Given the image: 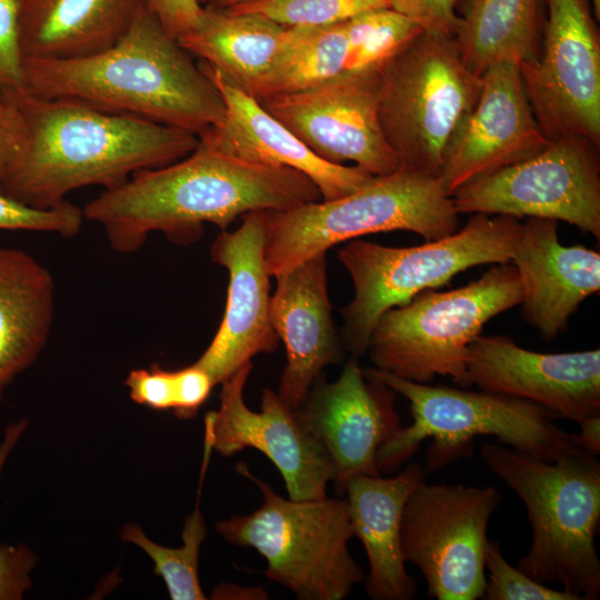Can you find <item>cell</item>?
Wrapping results in <instances>:
<instances>
[{"mask_svg": "<svg viewBox=\"0 0 600 600\" xmlns=\"http://www.w3.org/2000/svg\"><path fill=\"white\" fill-rule=\"evenodd\" d=\"M293 29L290 44L264 80L257 100L306 90L346 72L349 44L344 21Z\"/></svg>", "mask_w": 600, "mask_h": 600, "instance_id": "83f0119b", "label": "cell"}, {"mask_svg": "<svg viewBox=\"0 0 600 600\" xmlns=\"http://www.w3.org/2000/svg\"><path fill=\"white\" fill-rule=\"evenodd\" d=\"M380 8H390L388 0H254L228 10L258 13L287 27H322Z\"/></svg>", "mask_w": 600, "mask_h": 600, "instance_id": "4dcf8cb0", "label": "cell"}, {"mask_svg": "<svg viewBox=\"0 0 600 600\" xmlns=\"http://www.w3.org/2000/svg\"><path fill=\"white\" fill-rule=\"evenodd\" d=\"M144 0H20L24 58L74 59L112 47Z\"/></svg>", "mask_w": 600, "mask_h": 600, "instance_id": "cb8c5ba5", "label": "cell"}, {"mask_svg": "<svg viewBox=\"0 0 600 600\" xmlns=\"http://www.w3.org/2000/svg\"><path fill=\"white\" fill-rule=\"evenodd\" d=\"M199 66L213 81L224 102L222 120L199 137L201 143L246 161L302 172L318 187L322 200L351 193L374 177L358 166L321 159L259 100L203 61Z\"/></svg>", "mask_w": 600, "mask_h": 600, "instance_id": "44dd1931", "label": "cell"}, {"mask_svg": "<svg viewBox=\"0 0 600 600\" xmlns=\"http://www.w3.org/2000/svg\"><path fill=\"white\" fill-rule=\"evenodd\" d=\"M236 469L260 489L263 501L249 514L217 522L224 540L254 548L267 561V577L300 600H342L363 582L348 548L353 533L346 499H286L244 462Z\"/></svg>", "mask_w": 600, "mask_h": 600, "instance_id": "9c48e42d", "label": "cell"}, {"mask_svg": "<svg viewBox=\"0 0 600 600\" xmlns=\"http://www.w3.org/2000/svg\"><path fill=\"white\" fill-rule=\"evenodd\" d=\"M321 199L302 172L246 161L199 140L187 157L104 189L82 212L84 220L103 227L113 250L131 253L152 232L174 242L192 241L204 223L227 230L253 210L284 211Z\"/></svg>", "mask_w": 600, "mask_h": 600, "instance_id": "6da1fadb", "label": "cell"}, {"mask_svg": "<svg viewBox=\"0 0 600 600\" xmlns=\"http://www.w3.org/2000/svg\"><path fill=\"white\" fill-rule=\"evenodd\" d=\"M233 231L221 230L210 254L228 271L227 301L221 323L208 348L194 362L214 386L241 366L279 346L270 319V274L264 261L263 210L244 213Z\"/></svg>", "mask_w": 600, "mask_h": 600, "instance_id": "e0dca14e", "label": "cell"}, {"mask_svg": "<svg viewBox=\"0 0 600 600\" xmlns=\"http://www.w3.org/2000/svg\"><path fill=\"white\" fill-rule=\"evenodd\" d=\"M467 376L470 387L534 402L557 418L600 416L599 349L543 353L480 333L469 346Z\"/></svg>", "mask_w": 600, "mask_h": 600, "instance_id": "ac0fdd59", "label": "cell"}, {"mask_svg": "<svg viewBox=\"0 0 600 600\" xmlns=\"http://www.w3.org/2000/svg\"><path fill=\"white\" fill-rule=\"evenodd\" d=\"M487 468L524 503L531 546L518 569L547 584L558 582L579 600L600 594L596 534L600 521V463L581 449L546 461L501 443L481 447Z\"/></svg>", "mask_w": 600, "mask_h": 600, "instance_id": "277c9868", "label": "cell"}, {"mask_svg": "<svg viewBox=\"0 0 600 600\" xmlns=\"http://www.w3.org/2000/svg\"><path fill=\"white\" fill-rule=\"evenodd\" d=\"M427 473L411 463L394 477L352 474L344 486L350 524L367 553V592L374 600H410L417 584L406 570L400 547L404 504Z\"/></svg>", "mask_w": 600, "mask_h": 600, "instance_id": "603a6c76", "label": "cell"}, {"mask_svg": "<svg viewBox=\"0 0 600 600\" xmlns=\"http://www.w3.org/2000/svg\"><path fill=\"white\" fill-rule=\"evenodd\" d=\"M458 0H388L389 7L408 17L424 31L456 34L459 14Z\"/></svg>", "mask_w": 600, "mask_h": 600, "instance_id": "8d00e7d4", "label": "cell"}, {"mask_svg": "<svg viewBox=\"0 0 600 600\" xmlns=\"http://www.w3.org/2000/svg\"><path fill=\"white\" fill-rule=\"evenodd\" d=\"M539 128L519 67L503 62L481 76L480 94L452 133L439 178L452 196L460 187L541 151Z\"/></svg>", "mask_w": 600, "mask_h": 600, "instance_id": "d6986e66", "label": "cell"}, {"mask_svg": "<svg viewBox=\"0 0 600 600\" xmlns=\"http://www.w3.org/2000/svg\"><path fill=\"white\" fill-rule=\"evenodd\" d=\"M264 261L277 277L306 259L366 234L414 232L427 241L458 230V213L439 177L400 168L356 191L284 211L263 210Z\"/></svg>", "mask_w": 600, "mask_h": 600, "instance_id": "52a82bcc", "label": "cell"}, {"mask_svg": "<svg viewBox=\"0 0 600 600\" xmlns=\"http://www.w3.org/2000/svg\"><path fill=\"white\" fill-rule=\"evenodd\" d=\"M521 300L516 267L493 264L463 287L427 289L386 311L371 332L367 353L376 369L396 377L429 383L436 376H449L461 388H470V343L489 320Z\"/></svg>", "mask_w": 600, "mask_h": 600, "instance_id": "ba28073f", "label": "cell"}, {"mask_svg": "<svg viewBox=\"0 0 600 600\" xmlns=\"http://www.w3.org/2000/svg\"><path fill=\"white\" fill-rule=\"evenodd\" d=\"M546 0H464L454 39L478 77L489 68L534 61L541 49Z\"/></svg>", "mask_w": 600, "mask_h": 600, "instance_id": "4316f807", "label": "cell"}, {"mask_svg": "<svg viewBox=\"0 0 600 600\" xmlns=\"http://www.w3.org/2000/svg\"><path fill=\"white\" fill-rule=\"evenodd\" d=\"M252 362L241 366L221 383L220 404L204 418V434L212 449L231 457L246 448L263 453L280 472L292 500L327 497L334 467L324 447L308 432L278 392L264 388L260 411L243 400Z\"/></svg>", "mask_w": 600, "mask_h": 600, "instance_id": "9a60e30c", "label": "cell"}, {"mask_svg": "<svg viewBox=\"0 0 600 600\" xmlns=\"http://www.w3.org/2000/svg\"><path fill=\"white\" fill-rule=\"evenodd\" d=\"M293 31L258 13L203 9L193 30L178 42L257 99Z\"/></svg>", "mask_w": 600, "mask_h": 600, "instance_id": "d4e9b609", "label": "cell"}, {"mask_svg": "<svg viewBox=\"0 0 600 600\" xmlns=\"http://www.w3.org/2000/svg\"><path fill=\"white\" fill-rule=\"evenodd\" d=\"M27 428L21 420L6 429L0 443V473L4 462ZM38 561L37 556L24 544H0V600H20L31 588V571Z\"/></svg>", "mask_w": 600, "mask_h": 600, "instance_id": "836d02e7", "label": "cell"}, {"mask_svg": "<svg viewBox=\"0 0 600 600\" xmlns=\"http://www.w3.org/2000/svg\"><path fill=\"white\" fill-rule=\"evenodd\" d=\"M144 3L176 40L193 30L203 10L198 0H144Z\"/></svg>", "mask_w": 600, "mask_h": 600, "instance_id": "ab89813d", "label": "cell"}, {"mask_svg": "<svg viewBox=\"0 0 600 600\" xmlns=\"http://www.w3.org/2000/svg\"><path fill=\"white\" fill-rule=\"evenodd\" d=\"M83 220L82 209L67 200L50 209H37L0 190V230H28L72 238L79 233Z\"/></svg>", "mask_w": 600, "mask_h": 600, "instance_id": "d6a6232c", "label": "cell"}, {"mask_svg": "<svg viewBox=\"0 0 600 600\" xmlns=\"http://www.w3.org/2000/svg\"><path fill=\"white\" fill-rule=\"evenodd\" d=\"M3 91L21 112L27 136L0 190L37 209L57 207L83 187L113 188L136 172L187 157L199 144L190 131L141 117L26 89Z\"/></svg>", "mask_w": 600, "mask_h": 600, "instance_id": "7a4b0ae2", "label": "cell"}, {"mask_svg": "<svg viewBox=\"0 0 600 600\" xmlns=\"http://www.w3.org/2000/svg\"><path fill=\"white\" fill-rule=\"evenodd\" d=\"M501 501L502 494L492 486L423 481L410 494L401 519V553L404 562L422 572L429 597L482 598L487 529Z\"/></svg>", "mask_w": 600, "mask_h": 600, "instance_id": "8fae6325", "label": "cell"}, {"mask_svg": "<svg viewBox=\"0 0 600 600\" xmlns=\"http://www.w3.org/2000/svg\"><path fill=\"white\" fill-rule=\"evenodd\" d=\"M396 396L351 356L337 380L327 381L323 371L294 410L302 427L329 453L339 494H344L352 474H381L377 452L401 427Z\"/></svg>", "mask_w": 600, "mask_h": 600, "instance_id": "2e32d148", "label": "cell"}, {"mask_svg": "<svg viewBox=\"0 0 600 600\" xmlns=\"http://www.w3.org/2000/svg\"><path fill=\"white\" fill-rule=\"evenodd\" d=\"M274 278L270 319L287 353L277 392L294 411L324 368L343 362L344 349L332 317L327 252Z\"/></svg>", "mask_w": 600, "mask_h": 600, "instance_id": "ffe728a7", "label": "cell"}, {"mask_svg": "<svg viewBox=\"0 0 600 600\" xmlns=\"http://www.w3.org/2000/svg\"><path fill=\"white\" fill-rule=\"evenodd\" d=\"M521 231L518 218L474 213L462 229L418 246L350 240L337 252L353 284L352 299L340 309L344 351L364 356L380 317L418 293L442 287L469 268L510 262Z\"/></svg>", "mask_w": 600, "mask_h": 600, "instance_id": "8992f818", "label": "cell"}, {"mask_svg": "<svg viewBox=\"0 0 600 600\" xmlns=\"http://www.w3.org/2000/svg\"><path fill=\"white\" fill-rule=\"evenodd\" d=\"M451 199L457 213L564 221L599 240V146L582 137L549 140L538 153L460 187Z\"/></svg>", "mask_w": 600, "mask_h": 600, "instance_id": "7c38bea8", "label": "cell"}, {"mask_svg": "<svg viewBox=\"0 0 600 600\" xmlns=\"http://www.w3.org/2000/svg\"><path fill=\"white\" fill-rule=\"evenodd\" d=\"M27 130L21 112L0 84V180L19 154Z\"/></svg>", "mask_w": 600, "mask_h": 600, "instance_id": "f35d334b", "label": "cell"}, {"mask_svg": "<svg viewBox=\"0 0 600 600\" xmlns=\"http://www.w3.org/2000/svg\"><path fill=\"white\" fill-rule=\"evenodd\" d=\"M379 73L342 74L322 84L260 99L262 107L312 152L353 162L372 176L400 169L378 116Z\"/></svg>", "mask_w": 600, "mask_h": 600, "instance_id": "5bb4252c", "label": "cell"}, {"mask_svg": "<svg viewBox=\"0 0 600 600\" xmlns=\"http://www.w3.org/2000/svg\"><path fill=\"white\" fill-rule=\"evenodd\" d=\"M510 262L522 282L521 316L546 341L560 336L579 306L600 290V253L561 244L552 219L522 223Z\"/></svg>", "mask_w": 600, "mask_h": 600, "instance_id": "7402d4cb", "label": "cell"}, {"mask_svg": "<svg viewBox=\"0 0 600 600\" xmlns=\"http://www.w3.org/2000/svg\"><path fill=\"white\" fill-rule=\"evenodd\" d=\"M590 2H591L593 16L596 20L599 22L600 21V0H590Z\"/></svg>", "mask_w": 600, "mask_h": 600, "instance_id": "7bdbcfd3", "label": "cell"}, {"mask_svg": "<svg viewBox=\"0 0 600 600\" xmlns=\"http://www.w3.org/2000/svg\"><path fill=\"white\" fill-rule=\"evenodd\" d=\"M538 58L519 67L548 140L582 137L600 147V37L590 0H546Z\"/></svg>", "mask_w": 600, "mask_h": 600, "instance_id": "4fadbf2b", "label": "cell"}, {"mask_svg": "<svg viewBox=\"0 0 600 600\" xmlns=\"http://www.w3.org/2000/svg\"><path fill=\"white\" fill-rule=\"evenodd\" d=\"M23 89L198 137L218 124L224 102L213 81L143 2L110 48L74 59H23Z\"/></svg>", "mask_w": 600, "mask_h": 600, "instance_id": "3957f363", "label": "cell"}, {"mask_svg": "<svg viewBox=\"0 0 600 600\" xmlns=\"http://www.w3.org/2000/svg\"><path fill=\"white\" fill-rule=\"evenodd\" d=\"M203 459L196 507L186 519L179 548H169L153 542L137 523H128L120 531V538L141 548L153 561L154 573L162 578L170 599L204 600L198 574L200 548L207 536V527L200 509L203 479L209 466L212 450L203 448Z\"/></svg>", "mask_w": 600, "mask_h": 600, "instance_id": "f1b7e54d", "label": "cell"}, {"mask_svg": "<svg viewBox=\"0 0 600 600\" xmlns=\"http://www.w3.org/2000/svg\"><path fill=\"white\" fill-rule=\"evenodd\" d=\"M174 414L180 419L193 418L214 387L209 373L194 362L174 370Z\"/></svg>", "mask_w": 600, "mask_h": 600, "instance_id": "74e56055", "label": "cell"}, {"mask_svg": "<svg viewBox=\"0 0 600 600\" xmlns=\"http://www.w3.org/2000/svg\"><path fill=\"white\" fill-rule=\"evenodd\" d=\"M254 0H198L203 9L228 10Z\"/></svg>", "mask_w": 600, "mask_h": 600, "instance_id": "b9f144b4", "label": "cell"}, {"mask_svg": "<svg viewBox=\"0 0 600 600\" xmlns=\"http://www.w3.org/2000/svg\"><path fill=\"white\" fill-rule=\"evenodd\" d=\"M484 564L489 569L482 599L486 600H579L562 590L540 583L520 569L512 567L504 558L500 543L488 540L484 550Z\"/></svg>", "mask_w": 600, "mask_h": 600, "instance_id": "1f68e13d", "label": "cell"}, {"mask_svg": "<svg viewBox=\"0 0 600 600\" xmlns=\"http://www.w3.org/2000/svg\"><path fill=\"white\" fill-rule=\"evenodd\" d=\"M577 423L580 426V432L573 433L576 444L598 456L600 453V416L584 418Z\"/></svg>", "mask_w": 600, "mask_h": 600, "instance_id": "60d3db41", "label": "cell"}, {"mask_svg": "<svg viewBox=\"0 0 600 600\" xmlns=\"http://www.w3.org/2000/svg\"><path fill=\"white\" fill-rule=\"evenodd\" d=\"M0 397H1V393H0Z\"/></svg>", "mask_w": 600, "mask_h": 600, "instance_id": "ee69618b", "label": "cell"}, {"mask_svg": "<svg viewBox=\"0 0 600 600\" xmlns=\"http://www.w3.org/2000/svg\"><path fill=\"white\" fill-rule=\"evenodd\" d=\"M130 398L138 404L154 410H173L176 400L174 370L158 364L150 369H134L124 380Z\"/></svg>", "mask_w": 600, "mask_h": 600, "instance_id": "d590c367", "label": "cell"}, {"mask_svg": "<svg viewBox=\"0 0 600 600\" xmlns=\"http://www.w3.org/2000/svg\"><path fill=\"white\" fill-rule=\"evenodd\" d=\"M366 370L410 403L412 423L400 427L377 452L380 472H393L408 461L420 443L432 438L424 472L472 454L473 439L493 436L501 443L546 461L581 450L573 433L554 423L546 408L516 397L468 388L429 386L376 368Z\"/></svg>", "mask_w": 600, "mask_h": 600, "instance_id": "5b68a950", "label": "cell"}, {"mask_svg": "<svg viewBox=\"0 0 600 600\" xmlns=\"http://www.w3.org/2000/svg\"><path fill=\"white\" fill-rule=\"evenodd\" d=\"M54 281L27 251L0 247V393L33 364L53 322Z\"/></svg>", "mask_w": 600, "mask_h": 600, "instance_id": "484cf974", "label": "cell"}, {"mask_svg": "<svg viewBox=\"0 0 600 600\" xmlns=\"http://www.w3.org/2000/svg\"><path fill=\"white\" fill-rule=\"evenodd\" d=\"M19 8L20 0H0V84L9 89H23Z\"/></svg>", "mask_w": 600, "mask_h": 600, "instance_id": "e575fe53", "label": "cell"}, {"mask_svg": "<svg viewBox=\"0 0 600 600\" xmlns=\"http://www.w3.org/2000/svg\"><path fill=\"white\" fill-rule=\"evenodd\" d=\"M349 59L343 74L379 73L421 27L391 8L369 10L344 21Z\"/></svg>", "mask_w": 600, "mask_h": 600, "instance_id": "f546056e", "label": "cell"}, {"mask_svg": "<svg viewBox=\"0 0 600 600\" xmlns=\"http://www.w3.org/2000/svg\"><path fill=\"white\" fill-rule=\"evenodd\" d=\"M481 77L453 36L422 30L380 70L378 116L400 168L439 177L446 147L474 106Z\"/></svg>", "mask_w": 600, "mask_h": 600, "instance_id": "30bf717a", "label": "cell"}]
</instances>
